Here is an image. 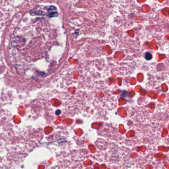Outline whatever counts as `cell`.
<instances>
[{
    "instance_id": "6da1fadb",
    "label": "cell",
    "mask_w": 169,
    "mask_h": 169,
    "mask_svg": "<svg viewBox=\"0 0 169 169\" xmlns=\"http://www.w3.org/2000/svg\"><path fill=\"white\" fill-rule=\"evenodd\" d=\"M153 56L152 55V54L150 52H147L145 54V58L147 61H150L152 59Z\"/></svg>"
}]
</instances>
